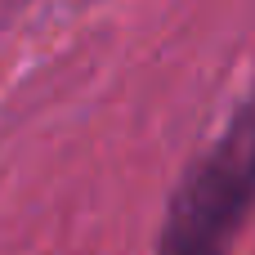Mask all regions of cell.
<instances>
[{
  "label": "cell",
  "mask_w": 255,
  "mask_h": 255,
  "mask_svg": "<svg viewBox=\"0 0 255 255\" xmlns=\"http://www.w3.org/2000/svg\"><path fill=\"white\" fill-rule=\"evenodd\" d=\"M255 211V94L238 103L220 139L179 175L157 255H229Z\"/></svg>",
  "instance_id": "6da1fadb"
}]
</instances>
